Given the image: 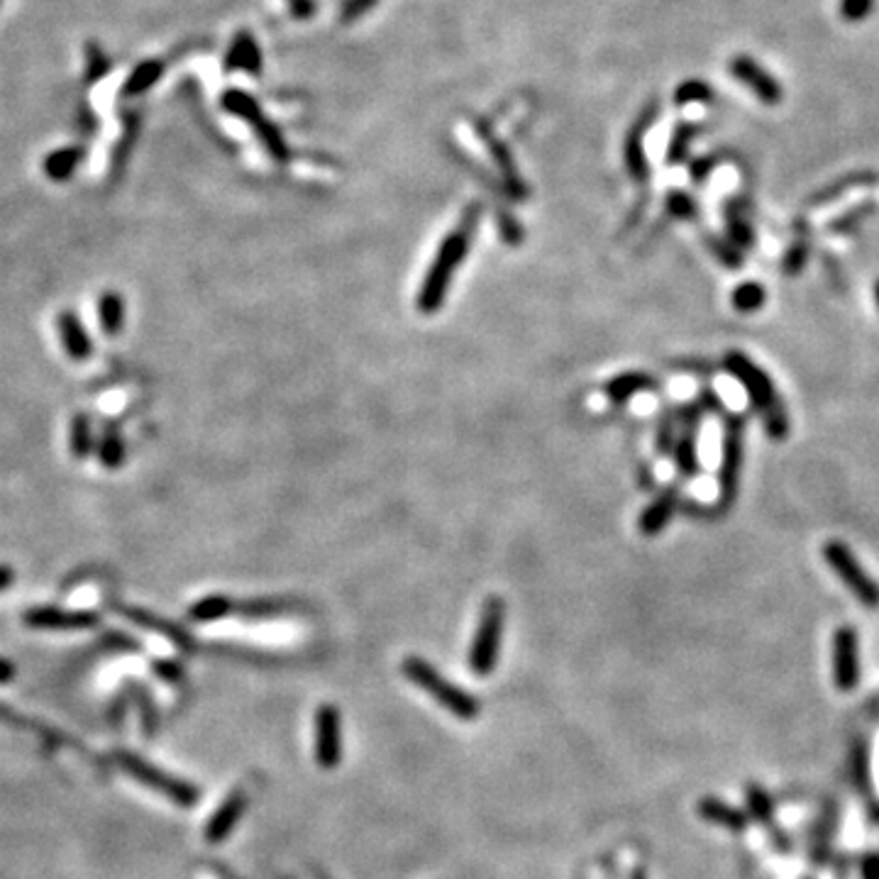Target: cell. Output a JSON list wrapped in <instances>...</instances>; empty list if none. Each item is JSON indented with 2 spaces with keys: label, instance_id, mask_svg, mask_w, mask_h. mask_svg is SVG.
Listing matches in <instances>:
<instances>
[{
  "label": "cell",
  "instance_id": "cell-35",
  "mask_svg": "<svg viewBox=\"0 0 879 879\" xmlns=\"http://www.w3.org/2000/svg\"><path fill=\"white\" fill-rule=\"evenodd\" d=\"M726 223H728V235L738 247H750L755 242L753 228L743 220V215L735 213V210H728L726 215Z\"/></svg>",
  "mask_w": 879,
  "mask_h": 879
},
{
  "label": "cell",
  "instance_id": "cell-23",
  "mask_svg": "<svg viewBox=\"0 0 879 879\" xmlns=\"http://www.w3.org/2000/svg\"><path fill=\"white\" fill-rule=\"evenodd\" d=\"M98 323L108 337H118L125 328V298L118 291H103L98 298Z\"/></svg>",
  "mask_w": 879,
  "mask_h": 879
},
{
  "label": "cell",
  "instance_id": "cell-21",
  "mask_svg": "<svg viewBox=\"0 0 879 879\" xmlns=\"http://www.w3.org/2000/svg\"><path fill=\"white\" fill-rule=\"evenodd\" d=\"M120 611H123L125 616L130 618V621H135L137 626H142V628H147V630H154V633L167 635V638L174 640V643L179 645V648L193 650L191 635L186 633V630L171 626V623L164 621V618L154 616V613H149V611H142V608H130V606H120Z\"/></svg>",
  "mask_w": 879,
  "mask_h": 879
},
{
  "label": "cell",
  "instance_id": "cell-43",
  "mask_svg": "<svg viewBox=\"0 0 879 879\" xmlns=\"http://www.w3.org/2000/svg\"><path fill=\"white\" fill-rule=\"evenodd\" d=\"M289 10L293 18L308 20L315 13V3L313 0H289Z\"/></svg>",
  "mask_w": 879,
  "mask_h": 879
},
{
  "label": "cell",
  "instance_id": "cell-12",
  "mask_svg": "<svg viewBox=\"0 0 879 879\" xmlns=\"http://www.w3.org/2000/svg\"><path fill=\"white\" fill-rule=\"evenodd\" d=\"M27 628L35 630H88L98 626V616L91 611H66L57 606H35L22 616Z\"/></svg>",
  "mask_w": 879,
  "mask_h": 879
},
{
  "label": "cell",
  "instance_id": "cell-46",
  "mask_svg": "<svg viewBox=\"0 0 879 879\" xmlns=\"http://www.w3.org/2000/svg\"><path fill=\"white\" fill-rule=\"evenodd\" d=\"M15 677V667H13V662L10 660H3V657H0V684H5V682H10V679Z\"/></svg>",
  "mask_w": 879,
  "mask_h": 879
},
{
  "label": "cell",
  "instance_id": "cell-47",
  "mask_svg": "<svg viewBox=\"0 0 879 879\" xmlns=\"http://www.w3.org/2000/svg\"><path fill=\"white\" fill-rule=\"evenodd\" d=\"M633 879H645V877H643V872H638V875H635Z\"/></svg>",
  "mask_w": 879,
  "mask_h": 879
},
{
  "label": "cell",
  "instance_id": "cell-44",
  "mask_svg": "<svg viewBox=\"0 0 879 879\" xmlns=\"http://www.w3.org/2000/svg\"><path fill=\"white\" fill-rule=\"evenodd\" d=\"M672 450V420H662L660 425V435H657V452L665 455V452Z\"/></svg>",
  "mask_w": 879,
  "mask_h": 879
},
{
  "label": "cell",
  "instance_id": "cell-28",
  "mask_svg": "<svg viewBox=\"0 0 879 879\" xmlns=\"http://www.w3.org/2000/svg\"><path fill=\"white\" fill-rule=\"evenodd\" d=\"M235 611L245 618H276L281 613L293 611L289 601L281 599H257V601H245V604H235Z\"/></svg>",
  "mask_w": 879,
  "mask_h": 879
},
{
  "label": "cell",
  "instance_id": "cell-2",
  "mask_svg": "<svg viewBox=\"0 0 879 879\" xmlns=\"http://www.w3.org/2000/svg\"><path fill=\"white\" fill-rule=\"evenodd\" d=\"M723 364H726L728 374H733L748 389L750 401H753V406L762 413V420H765L767 435L772 440H787L789 418L787 411H784V403L779 401L772 379L757 367L753 359H748L738 350L728 352Z\"/></svg>",
  "mask_w": 879,
  "mask_h": 879
},
{
  "label": "cell",
  "instance_id": "cell-4",
  "mask_svg": "<svg viewBox=\"0 0 879 879\" xmlns=\"http://www.w3.org/2000/svg\"><path fill=\"white\" fill-rule=\"evenodd\" d=\"M503 621H506V604L499 596H489L482 606V616H479L477 633H474L472 648H469V670L477 677H489L496 670V662H499L501 652V638H503Z\"/></svg>",
  "mask_w": 879,
  "mask_h": 879
},
{
  "label": "cell",
  "instance_id": "cell-29",
  "mask_svg": "<svg viewBox=\"0 0 879 879\" xmlns=\"http://www.w3.org/2000/svg\"><path fill=\"white\" fill-rule=\"evenodd\" d=\"M694 135H696V127L689 123L679 125L677 130H674L670 147H667V164H670V167H677V164H682L684 159L689 157V147L691 142H694Z\"/></svg>",
  "mask_w": 879,
  "mask_h": 879
},
{
  "label": "cell",
  "instance_id": "cell-17",
  "mask_svg": "<svg viewBox=\"0 0 879 879\" xmlns=\"http://www.w3.org/2000/svg\"><path fill=\"white\" fill-rule=\"evenodd\" d=\"M225 71H245L250 76L262 74V49L250 32H237L225 54Z\"/></svg>",
  "mask_w": 879,
  "mask_h": 879
},
{
  "label": "cell",
  "instance_id": "cell-1",
  "mask_svg": "<svg viewBox=\"0 0 879 879\" xmlns=\"http://www.w3.org/2000/svg\"><path fill=\"white\" fill-rule=\"evenodd\" d=\"M482 213H484L482 203H472V206H467V210L462 213L460 223L455 225V230H450L445 237H442L433 264H430L423 281H420L418 301H416L420 313L433 315L442 308V303H445L447 298V291H450L452 281H455V274L460 272L464 259H467L469 250H472L479 223H482Z\"/></svg>",
  "mask_w": 879,
  "mask_h": 879
},
{
  "label": "cell",
  "instance_id": "cell-19",
  "mask_svg": "<svg viewBox=\"0 0 879 879\" xmlns=\"http://www.w3.org/2000/svg\"><path fill=\"white\" fill-rule=\"evenodd\" d=\"M657 386V381L650 374L643 372H623L618 377L608 379L604 386V394L611 403H628L630 398L638 394H648Z\"/></svg>",
  "mask_w": 879,
  "mask_h": 879
},
{
  "label": "cell",
  "instance_id": "cell-15",
  "mask_svg": "<svg viewBox=\"0 0 879 879\" xmlns=\"http://www.w3.org/2000/svg\"><path fill=\"white\" fill-rule=\"evenodd\" d=\"M57 330L59 337H62V345L69 359H74V362H84V359L93 355V342L91 335H88L84 320L71 311V308H66V311L57 315Z\"/></svg>",
  "mask_w": 879,
  "mask_h": 879
},
{
  "label": "cell",
  "instance_id": "cell-10",
  "mask_svg": "<svg viewBox=\"0 0 879 879\" xmlns=\"http://www.w3.org/2000/svg\"><path fill=\"white\" fill-rule=\"evenodd\" d=\"M858 677V633L850 626H843L833 635V682L840 691H853Z\"/></svg>",
  "mask_w": 879,
  "mask_h": 879
},
{
  "label": "cell",
  "instance_id": "cell-31",
  "mask_svg": "<svg viewBox=\"0 0 879 879\" xmlns=\"http://www.w3.org/2000/svg\"><path fill=\"white\" fill-rule=\"evenodd\" d=\"M110 71V57L103 52L101 44L91 42L86 47V81L88 84H98L108 76Z\"/></svg>",
  "mask_w": 879,
  "mask_h": 879
},
{
  "label": "cell",
  "instance_id": "cell-42",
  "mask_svg": "<svg viewBox=\"0 0 879 879\" xmlns=\"http://www.w3.org/2000/svg\"><path fill=\"white\" fill-rule=\"evenodd\" d=\"M716 164H718V159H716V157H704V159H699V162H696L694 167H691V179H694V184H704V181L709 179L711 169L716 167Z\"/></svg>",
  "mask_w": 879,
  "mask_h": 879
},
{
  "label": "cell",
  "instance_id": "cell-13",
  "mask_svg": "<svg viewBox=\"0 0 879 879\" xmlns=\"http://www.w3.org/2000/svg\"><path fill=\"white\" fill-rule=\"evenodd\" d=\"M655 118H657V103H650L648 108L640 113L638 123L630 127V132L626 137V145H623V162H626L630 179L638 181V184H648V179H650L648 154H645L643 140H645V130H648V127L655 123Z\"/></svg>",
  "mask_w": 879,
  "mask_h": 879
},
{
  "label": "cell",
  "instance_id": "cell-14",
  "mask_svg": "<svg viewBox=\"0 0 879 879\" xmlns=\"http://www.w3.org/2000/svg\"><path fill=\"white\" fill-rule=\"evenodd\" d=\"M479 132H482V140L486 142V147H489V154L491 159H494L496 169H499L501 179L506 181L508 193H511L516 201H521V198H525V184L521 181V174H518L516 162H513L511 149H508V145H503L499 137L494 135V130L486 127L484 123L479 125Z\"/></svg>",
  "mask_w": 879,
  "mask_h": 879
},
{
  "label": "cell",
  "instance_id": "cell-9",
  "mask_svg": "<svg viewBox=\"0 0 879 879\" xmlns=\"http://www.w3.org/2000/svg\"><path fill=\"white\" fill-rule=\"evenodd\" d=\"M315 760L323 770H335L342 760L340 711L333 704H323L315 713Z\"/></svg>",
  "mask_w": 879,
  "mask_h": 879
},
{
  "label": "cell",
  "instance_id": "cell-5",
  "mask_svg": "<svg viewBox=\"0 0 879 879\" xmlns=\"http://www.w3.org/2000/svg\"><path fill=\"white\" fill-rule=\"evenodd\" d=\"M220 105H223L230 115L245 120V123L257 132V140L262 142V147L267 149V154L274 159V162L279 164L289 162L291 149L286 145L284 135H281L279 127L264 115V110L259 108V103L254 101L250 93L240 91V88H228V91L223 93V98H220Z\"/></svg>",
  "mask_w": 879,
  "mask_h": 879
},
{
  "label": "cell",
  "instance_id": "cell-22",
  "mask_svg": "<svg viewBox=\"0 0 879 879\" xmlns=\"http://www.w3.org/2000/svg\"><path fill=\"white\" fill-rule=\"evenodd\" d=\"M164 76V62L162 59H147V62L137 64L135 69L130 71V76L125 79L123 84V98H137L142 93H147L149 88L157 86L159 79Z\"/></svg>",
  "mask_w": 879,
  "mask_h": 879
},
{
  "label": "cell",
  "instance_id": "cell-36",
  "mask_svg": "<svg viewBox=\"0 0 879 879\" xmlns=\"http://www.w3.org/2000/svg\"><path fill=\"white\" fill-rule=\"evenodd\" d=\"M875 8V0H843L840 3V15L845 22H862Z\"/></svg>",
  "mask_w": 879,
  "mask_h": 879
},
{
  "label": "cell",
  "instance_id": "cell-34",
  "mask_svg": "<svg viewBox=\"0 0 879 879\" xmlns=\"http://www.w3.org/2000/svg\"><path fill=\"white\" fill-rule=\"evenodd\" d=\"M667 213L679 220H696L699 208H696V201L691 196H687V193L672 191L670 198H667Z\"/></svg>",
  "mask_w": 879,
  "mask_h": 879
},
{
  "label": "cell",
  "instance_id": "cell-20",
  "mask_svg": "<svg viewBox=\"0 0 879 879\" xmlns=\"http://www.w3.org/2000/svg\"><path fill=\"white\" fill-rule=\"evenodd\" d=\"M84 159H86L84 147H76V145L62 147V149H54V152L47 154L42 169H44V174L49 176V179L64 184V181H69L71 176H74V171L79 169L81 164H84Z\"/></svg>",
  "mask_w": 879,
  "mask_h": 879
},
{
  "label": "cell",
  "instance_id": "cell-7",
  "mask_svg": "<svg viewBox=\"0 0 879 879\" xmlns=\"http://www.w3.org/2000/svg\"><path fill=\"white\" fill-rule=\"evenodd\" d=\"M120 765H123L127 775H132L137 782H142L149 789H157L159 794H164L169 801H174V804L184 806V809H191V806L198 804V796L201 794H198V789L193 787V784L157 770V767L149 765V762L142 760V757L123 753L120 755Z\"/></svg>",
  "mask_w": 879,
  "mask_h": 879
},
{
  "label": "cell",
  "instance_id": "cell-39",
  "mask_svg": "<svg viewBox=\"0 0 879 879\" xmlns=\"http://www.w3.org/2000/svg\"><path fill=\"white\" fill-rule=\"evenodd\" d=\"M377 3L379 0H345V5H342V20L345 22L357 20L359 15H364L367 10H372Z\"/></svg>",
  "mask_w": 879,
  "mask_h": 879
},
{
  "label": "cell",
  "instance_id": "cell-33",
  "mask_svg": "<svg viewBox=\"0 0 879 879\" xmlns=\"http://www.w3.org/2000/svg\"><path fill=\"white\" fill-rule=\"evenodd\" d=\"M699 811H701V814H704L706 818H711L713 823H723V826H731V828H740V826H743V821H740V816L735 814L733 809H728V806L718 804V801H713V799L701 801Z\"/></svg>",
  "mask_w": 879,
  "mask_h": 879
},
{
  "label": "cell",
  "instance_id": "cell-26",
  "mask_svg": "<svg viewBox=\"0 0 879 879\" xmlns=\"http://www.w3.org/2000/svg\"><path fill=\"white\" fill-rule=\"evenodd\" d=\"M125 457H127V447L123 433L110 425L108 430H103L101 442H98V460H101L105 469H120L125 464Z\"/></svg>",
  "mask_w": 879,
  "mask_h": 879
},
{
  "label": "cell",
  "instance_id": "cell-24",
  "mask_svg": "<svg viewBox=\"0 0 879 879\" xmlns=\"http://www.w3.org/2000/svg\"><path fill=\"white\" fill-rule=\"evenodd\" d=\"M674 460H677L679 474H682V477H687V479L696 477V472H699V455H696L694 418H691L689 423L684 425L682 438H679L677 445H674Z\"/></svg>",
  "mask_w": 879,
  "mask_h": 879
},
{
  "label": "cell",
  "instance_id": "cell-27",
  "mask_svg": "<svg viewBox=\"0 0 879 879\" xmlns=\"http://www.w3.org/2000/svg\"><path fill=\"white\" fill-rule=\"evenodd\" d=\"M96 442H93V425L91 418L86 413H76L71 418V428H69V450L76 460H86L88 455L93 452Z\"/></svg>",
  "mask_w": 879,
  "mask_h": 879
},
{
  "label": "cell",
  "instance_id": "cell-48",
  "mask_svg": "<svg viewBox=\"0 0 879 879\" xmlns=\"http://www.w3.org/2000/svg\"><path fill=\"white\" fill-rule=\"evenodd\" d=\"M875 291H877V303H879V284H877V289H875Z\"/></svg>",
  "mask_w": 879,
  "mask_h": 879
},
{
  "label": "cell",
  "instance_id": "cell-8",
  "mask_svg": "<svg viewBox=\"0 0 879 879\" xmlns=\"http://www.w3.org/2000/svg\"><path fill=\"white\" fill-rule=\"evenodd\" d=\"M743 440H745V418L743 416H728L726 435H723L721 474H718L723 511H728V508L733 506L735 496H738L740 469H743V460H745Z\"/></svg>",
  "mask_w": 879,
  "mask_h": 879
},
{
  "label": "cell",
  "instance_id": "cell-38",
  "mask_svg": "<svg viewBox=\"0 0 879 879\" xmlns=\"http://www.w3.org/2000/svg\"><path fill=\"white\" fill-rule=\"evenodd\" d=\"M499 230H501V240L506 242V245H521L523 230H521V225H518L516 220L511 218V215H506V213L501 215Z\"/></svg>",
  "mask_w": 879,
  "mask_h": 879
},
{
  "label": "cell",
  "instance_id": "cell-25",
  "mask_svg": "<svg viewBox=\"0 0 879 879\" xmlns=\"http://www.w3.org/2000/svg\"><path fill=\"white\" fill-rule=\"evenodd\" d=\"M235 611V601L225 594H208L203 599H198L196 604L189 608V618L196 623H213L220 618L230 616Z\"/></svg>",
  "mask_w": 879,
  "mask_h": 879
},
{
  "label": "cell",
  "instance_id": "cell-37",
  "mask_svg": "<svg viewBox=\"0 0 879 879\" xmlns=\"http://www.w3.org/2000/svg\"><path fill=\"white\" fill-rule=\"evenodd\" d=\"M872 181L875 179H870V176L867 174H855V176H850V179H843V181H836V184H831L828 186L826 191H821L818 193V196L814 198V203H828V201H833V198L838 196V193H843L845 189H850V186H858V184H872Z\"/></svg>",
  "mask_w": 879,
  "mask_h": 879
},
{
  "label": "cell",
  "instance_id": "cell-11",
  "mask_svg": "<svg viewBox=\"0 0 879 879\" xmlns=\"http://www.w3.org/2000/svg\"><path fill=\"white\" fill-rule=\"evenodd\" d=\"M731 74L740 81V84L748 86L760 103H765V105L782 103V96H784L782 86H779L777 81L772 79L770 71L762 69V66L757 64L753 57H748V54H738V57H733Z\"/></svg>",
  "mask_w": 879,
  "mask_h": 879
},
{
  "label": "cell",
  "instance_id": "cell-3",
  "mask_svg": "<svg viewBox=\"0 0 879 879\" xmlns=\"http://www.w3.org/2000/svg\"><path fill=\"white\" fill-rule=\"evenodd\" d=\"M406 679H411L418 689H423L425 694L433 696L435 701L445 711H450L452 716L462 718V721H472L479 716V699L477 696L467 694V691L455 687L450 679H445L442 674L430 665L423 657H406L401 665Z\"/></svg>",
  "mask_w": 879,
  "mask_h": 879
},
{
  "label": "cell",
  "instance_id": "cell-41",
  "mask_svg": "<svg viewBox=\"0 0 879 879\" xmlns=\"http://www.w3.org/2000/svg\"><path fill=\"white\" fill-rule=\"evenodd\" d=\"M804 264H806V245H794L787 257H784V269L794 276L796 272H801Z\"/></svg>",
  "mask_w": 879,
  "mask_h": 879
},
{
  "label": "cell",
  "instance_id": "cell-45",
  "mask_svg": "<svg viewBox=\"0 0 879 879\" xmlns=\"http://www.w3.org/2000/svg\"><path fill=\"white\" fill-rule=\"evenodd\" d=\"M15 582V569L10 565H0V591L10 589Z\"/></svg>",
  "mask_w": 879,
  "mask_h": 879
},
{
  "label": "cell",
  "instance_id": "cell-32",
  "mask_svg": "<svg viewBox=\"0 0 879 879\" xmlns=\"http://www.w3.org/2000/svg\"><path fill=\"white\" fill-rule=\"evenodd\" d=\"M713 101V88L704 81H684L674 91V103L677 105H691V103H711Z\"/></svg>",
  "mask_w": 879,
  "mask_h": 879
},
{
  "label": "cell",
  "instance_id": "cell-30",
  "mask_svg": "<svg viewBox=\"0 0 879 879\" xmlns=\"http://www.w3.org/2000/svg\"><path fill=\"white\" fill-rule=\"evenodd\" d=\"M765 298V289L760 284H755V281H748V284L738 286L733 291V308L738 313H753L757 308L765 306Z\"/></svg>",
  "mask_w": 879,
  "mask_h": 879
},
{
  "label": "cell",
  "instance_id": "cell-40",
  "mask_svg": "<svg viewBox=\"0 0 879 879\" xmlns=\"http://www.w3.org/2000/svg\"><path fill=\"white\" fill-rule=\"evenodd\" d=\"M709 245H711V250H713V252H716V257H718V259H721V262H723V264H726V267H738V264H740V262H743V257H740V254H738V252H735L731 245H726V242L711 240V242H709Z\"/></svg>",
  "mask_w": 879,
  "mask_h": 879
},
{
  "label": "cell",
  "instance_id": "cell-49",
  "mask_svg": "<svg viewBox=\"0 0 879 879\" xmlns=\"http://www.w3.org/2000/svg\"><path fill=\"white\" fill-rule=\"evenodd\" d=\"M0 3H3V0H0Z\"/></svg>",
  "mask_w": 879,
  "mask_h": 879
},
{
  "label": "cell",
  "instance_id": "cell-6",
  "mask_svg": "<svg viewBox=\"0 0 879 879\" xmlns=\"http://www.w3.org/2000/svg\"><path fill=\"white\" fill-rule=\"evenodd\" d=\"M823 557H826L828 567L836 572V577L843 579L845 586L853 591L855 599L862 601L867 608H879V584L862 569L848 545L831 540L823 547Z\"/></svg>",
  "mask_w": 879,
  "mask_h": 879
},
{
  "label": "cell",
  "instance_id": "cell-16",
  "mask_svg": "<svg viewBox=\"0 0 879 879\" xmlns=\"http://www.w3.org/2000/svg\"><path fill=\"white\" fill-rule=\"evenodd\" d=\"M245 809H247V796H245V792H240V789H237V792H232L228 799H225L223 804L215 809V814L210 816V821L206 826L208 843H223V840L228 838L232 831H235V826L240 823Z\"/></svg>",
  "mask_w": 879,
  "mask_h": 879
},
{
  "label": "cell",
  "instance_id": "cell-18",
  "mask_svg": "<svg viewBox=\"0 0 879 879\" xmlns=\"http://www.w3.org/2000/svg\"><path fill=\"white\" fill-rule=\"evenodd\" d=\"M677 503H679L677 486H670V489L662 491V494L657 496L643 513H640L638 518L640 535H645V538H655V535H660L662 530H665V525L672 521L674 511H677Z\"/></svg>",
  "mask_w": 879,
  "mask_h": 879
}]
</instances>
